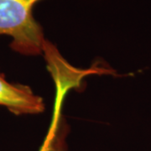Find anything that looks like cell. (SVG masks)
<instances>
[{"mask_svg": "<svg viewBox=\"0 0 151 151\" xmlns=\"http://www.w3.org/2000/svg\"><path fill=\"white\" fill-rule=\"evenodd\" d=\"M58 113L59 111L57 110L56 113L55 114L53 123L51 124V127L49 129V133L45 139L44 141L43 145L40 147L39 151H53L54 150V143H55V130H56V122L57 118H58Z\"/></svg>", "mask_w": 151, "mask_h": 151, "instance_id": "3957f363", "label": "cell"}, {"mask_svg": "<svg viewBox=\"0 0 151 151\" xmlns=\"http://www.w3.org/2000/svg\"><path fill=\"white\" fill-rule=\"evenodd\" d=\"M0 106L16 114H35L45 110L43 99L26 86L13 84L0 73Z\"/></svg>", "mask_w": 151, "mask_h": 151, "instance_id": "7a4b0ae2", "label": "cell"}, {"mask_svg": "<svg viewBox=\"0 0 151 151\" xmlns=\"http://www.w3.org/2000/svg\"><path fill=\"white\" fill-rule=\"evenodd\" d=\"M40 0H0V35L13 39L10 47L26 55L43 52V29L33 16V8Z\"/></svg>", "mask_w": 151, "mask_h": 151, "instance_id": "6da1fadb", "label": "cell"}]
</instances>
